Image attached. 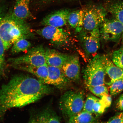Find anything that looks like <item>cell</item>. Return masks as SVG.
<instances>
[{
	"instance_id": "cell-1",
	"label": "cell",
	"mask_w": 123,
	"mask_h": 123,
	"mask_svg": "<svg viewBox=\"0 0 123 123\" xmlns=\"http://www.w3.org/2000/svg\"><path fill=\"white\" fill-rule=\"evenodd\" d=\"M49 85L27 75H15L0 89V120L8 110L36 102L53 92Z\"/></svg>"
},
{
	"instance_id": "cell-2",
	"label": "cell",
	"mask_w": 123,
	"mask_h": 123,
	"mask_svg": "<svg viewBox=\"0 0 123 123\" xmlns=\"http://www.w3.org/2000/svg\"><path fill=\"white\" fill-rule=\"evenodd\" d=\"M0 37L6 50L18 40L32 38L34 35L25 21L17 18L12 12L5 14L0 22Z\"/></svg>"
},
{
	"instance_id": "cell-3",
	"label": "cell",
	"mask_w": 123,
	"mask_h": 123,
	"mask_svg": "<svg viewBox=\"0 0 123 123\" xmlns=\"http://www.w3.org/2000/svg\"><path fill=\"white\" fill-rule=\"evenodd\" d=\"M84 98V92L78 90L68 91L61 96L59 101V108L67 120L82 111Z\"/></svg>"
},
{
	"instance_id": "cell-4",
	"label": "cell",
	"mask_w": 123,
	"mask_h": 123,
	"mask_svg": "<svg viewBox=\"0 0 123 123\" xmlns=\"http://www.w3.org/2000/svg\"><path fill=\"white\" fill-rule=\"evenodd\" d=\"M105 76L102 55H96L89 62L84 70L85 83L87 87L105 85Z\"/></svg>"
},
{
	"instance_id": "cell-5",
	"label": "cell",
	"mask_w": 123,
	"mask_h": 123,
	"mask_svg": "<svg viewBox=\"0 0 123 123\" xmlns=\"http://www.w3.org/2000/svg\"><path fill=\"white\" fill-rule=\"evenodd\" d=\"M45 50L42 45H38L29 49L25 55L18 57L9 58L11 66L24 65L39 67L47 65Z\"/></svg>"
},
{
	"instance_id": "cell-6",
	"label": "cell",
	"mask_w": 123,
	"mask_h": 123,
	"mask_svg": "<svg viewBox=\"0 0 123 123\" xmlns=\"http://www.w3.org/2000/svg\"><path fill=\"white\" fill-rule=\"evenodd\" d=\"M84 16L82 30L91 31L99 28L106 19L107 11L100 5L90 6L84 11Z\"/></svg>"
},
{
	"instance_id": "cell-7",
	"label": "cell",
	"mask_w": 123,
	"mask_h": 123,
	"mask_svg": "<svg viewBox=\"0 0 123 123\" xmlns=\"http://www.w3.org/2000/svg\"><path fill=\"white\" fill-rule=\"evenodd\" d=\"M101 38L117 42L123 35V24L115 18L106 19L99 27Z\"/></svg>"
},
{
	"instance_id": "cell-8",
	"label": "cell",
	"mask_w": 123,
	"mask_h": 123,
	"mask_svg": "<svg viewBox=\"0 0 123 123\" xmlns=\"http://www.w3.org/2000/svg\"><path fill=\"white\" fill-rule=\"evenodd\" d=\"M80 32L79 38L84 51L88 56H93L96 53L100 46L99 28L91 31L82 30Z\"/></svg>"
},
{
	"instance_id": "cell-9",
	"label": "cell",
	"mask_w": 123,
	"mask_h": 123,
	"mask_svg": "<svg viewBox=\"0 0 123 123\" xmlns=\"http://www.w3.org/2000/svg\"><path fill=\"white\" fill-rule=\"evenodd\" d=\"M36 33L53 43L62 45L68 41L69 34L65 30L59 27L45 26L36 31Z\"/></svg>"
},
{
	"instance_id": "cell-10",
	"label": "cell",
	"mask_w": 123,
	"mask_h": 123,
	"mask_svg": "<svg viewBox=\"0 0 123 123\" xmlns=\"http://www.w3.org/2000/svg\"><path fill=\"white\" fill-rule=\"evenodd\" d=\"M61 69L64 75L70 81L77 82L80 80V66L78 56L71 55Z\"/></svg>"
},
{
	"instance_id": "cell-11",
	"label": "cell",
	"mask_w": 123,
	"mask_h": 123,
	"mask_svg": "<svg viewBox=\"0 0 123 123\" xmlns=\"http://www.w3.org/2000/svg\"><path fill=\"white\" fill-rule=\"evenodd\" d=\"M70 12L68 9H63L53 12L45 16L41 21V24L56 27L63 26L68 22V18Z\"/></svg>"
},
{
	"instance_id": "cell-12",
	"label": "cell",
	"mask_w": 123,
	"mask_h": 123,
	"mask_svg": "<svg viewBox=\"0 0 123 123\" xmlns=\"http://www.w3.org/2000/svg\"><path fill=\"white\" fill-rule=\"evenodd\" d=\"M48 66L49 85L55 86L60 90L66 88L70 81L64 75L61 69L53 66Z\"/></svg>"
},
{
	"instance_id": "cell-13",
	"label": "cell",
	"mask_w": 123,
	"mask_h": 123,
	"mask_svg": "<svg viewBox=\"0 0 123 123\" xmlns=\"http://www.w3.org/2000/svg\"><path fill=\"white\" fill-rule=\"evenodd\" d=\"M27 123H61V122L56 112L47 107L33 115Z\"/></svg>"
},
{
	"instance_id": "cell-14",
	"label": "cell",
	"mask_w": 123,
	"mask_h": 123,
	"mask_svg": "<svg viewBox=\"0 0 123 123\" xmlns=\"http://www.w3.org/2000/svg\"><path fill=\"white\" fill-rule=\"evenodd\" d=\"M102 59L105 76H107L109 79L107 85L110 86L114 81L123 79V69L115 65L105 55H102Z\"/></svg>"
},
{
	"instance_id": "cell-15",
	"label": "cell",
	"mask_w": 123,
	"mask_h": 123,
	"mask_svg": "<svg viewBox=\"0 0 123 123\" xmlns=\"http://www.w3.org/2000/svg\"><path fill=\"white\" fill-rule=\"evenodd\" d=\"M12 66L15 69L24 71L32 74L44 83L49 85L48 79V66L47 65L39 67L24 65Z\"/></svg>"
},
{
	"instance_id": "cell-16",
	"label": "cell",
	"mask_w": 123,
	"mask_h": 123,
	"mask_svg": "<svg viewBox=\"0 0 123 123\" xmlns=\"http://www.w3.org/2000/svg\"><path fill=\"white\" fill-rule=\"evenodd\" d=\"M45 50V58L48 66L61 68L71 55L60 53L53 49H47Z\"/></svg>"
},
{
	"instance_id": "cell-17",
	"label": "cell",
	"mask_w": 123,
	"mask_h": 123,
	"mask_svg": "<svg viewBox=\"0 0 123 123\" xmlns=\"http://www.w3.org/2000/svg\"><path fill=\"white\" fill-rule=\"evenodd\" d=\"M31 0H16L13 13L15 16L24 20L32 18L30 8Z\"/></svg>"
},
{
	"instance_id": "cell-18",
	"label": "cell",
	"mask_w": 123,
	"mask_h": 123,
	"mask_svg": "<svg viewBox=\"0 0 123 123\" xmlns=\"http://www.w3.org/2000/svg\"><path fill=\"white\" fill-rule=\"evenodd\" d=\"M67 120V123H101L93 114L83 110Z\"/></svg>"
},
{
	"instance_id": "cell-19",
	"label": "cell",
	"mask_w": 123,
	"mask_h": 123,
	"mask_svg": "<svg viewBox=\"0 0 123 123\" xmlns=\"http://www.w3.org/2000/svg\"><path fill=\"white\" fill-rule=\"evenodd\" d=\"M108 12L123 24V0H116L107 5Z\"/></svg>"
},
{
	"instance_id": "cell-20",
	"label": "cell",
	"mask_w": 123,
	"mask_h": 123,
	"mask_svg": "<svg viewBox=\"0 0 123 123\" xmlns=\"http://www.w3.org/2000/svg\"><path fill=\"white\" fill-rule=\"evenodd\" d=\"M31 46V43L27 39H20L12 45L11 52L12 54H15L25 51L29 50Z\"/></svg>"
},
{
	"instance_id": "cell-21",
	"label": "cell",
	"mask_w": 123,
	"mask_h": 123,
	"mask_svg": "<svg viewBox=\"0 0 123 123\" xmlns=\"http://www.w3.org/2000/svg\"><path fill=\"white\" fill-rule=\"evenodd\" d=\"M111 60L115 65L123 69V44L119 49L112 54Z\"/></svg>"
},
{
	"instance_id": "cell-22",
	"label": "cell",
	"mask_w": 123,
	"mask_h": 123,
	"mask_svg": "<svg viewBox=\"0 0 123 123\" xmlns=\"http://www.w3.org/2000/svg\"><path fill=\"white\" fill-rule=\"evenodd\" d=\"M5 9L3 7H0V22L2 18L5 15ZM4 48L3 44L0 37V70L1 72H3L5 65L4 59Z\"/></svg>"
},
{
	"instance_id": "cell-23",
	"label": "cell",
	"mask_w": 123,
	"mask_h": 123,
	"mask_svg": "<svg viewBox=\"0 0 123 123\" xmlns=\"http://www.w3.org/2000/svg\"><path fill=\"white\" fill-rule=\"evenodd\" d=\"M82 10H77L69 13L68 18V22L71 26L76 29L79 22Z\"/></svg>"
},
{
	"instance_id": "cell-24",
	"label": "cell",
	"mask_w": 123,
	"mask_h": 123,
	"mask_svg": "<svg viewBox=\"0 0 123 123\" xmlns=\"http://www.w3.org/2000/svg\"><path fill=\"white\" fill-rule=\"evenodd\" d=\"M110 92L111 96H115L123 91V79L117 80L110 85Z\"/></svg>"
},
{
	"instance_id": "cell-25",
	"label": "cell",
	"mask_w": 123,
	"mask_h": 123,
	"mask_svg": "<svg viewBox=\"0 0 123 123\" xmlns=\"http://www.w3.org/2000/svg\"><path fill=\"white\" fill-rule=\"evenodd\" d=\"M89 90L94 96L101 98L109 94V91L105 85L87 87Z\"/></svg>"
},
{
	"instance_id": "cell-26",
	"label": "cell",
	"mask_w": 123,
	"mask_h": 123,
	"mask_svg": "<svg viewBox=\"0 0 123 123\" xmlns=\"http://www.w3.org/2000/svg\"><path fill=\"white\" fill-rule=\"evenodd\" d=\"M97 97L92 94L89 95L85 101L83 111L93 114L94 105L97 101L99 100Z\"/></svg>"
},
{
	"instance_id": "cell-27",
	"label": "cell",
	"mask_w": 123,
	"mask_h": 123,
	"mask_svg": "<svg viewBox=\"0 0 123 123\" xmlns=\"http://www.w3.org/2000/svg\"><path fill=\"white\" fill-rule=\"evenodd\" d=\"M99 99L95 102L93 108V114L96 115L102 114L106 109L101 104Z\"/></svg>"
},
{
	"instance_id": "cell-28",
	"label": "cell",
	"mask_w": 123,
	"mask_h": 123,
	"mask_svg": "<svg viewBox=\"0 0 123 123\" xmlns=\"http://www.w3.org/2000/svg\"><path fill=\"white\" fill-rule=\"evenodd\" d=\"M111 96L108 94L104 95L99 99L100 102L106 109L111 105L112 102Z\"/></svg>"
},
{
	"instance_id": "cell-29",
	"label": "cell",
	"mask_w": 123,
	"mask_h": 123,
	"mask_svg": "<svg viewBox=\"0 0 123 123\" xmlns=\"http://www.w3.org/2000/svg\"><path fill=\"white\" fill-rule=\"evenodd\" d=\"M105 123H123V111L112 117Z\"/></svg>"
},
{
	"instance_id": "cell-30",
	"label": "cell",
	"mask_w": 123,
	"mask_h": 123,
	"mask_svg": "<svg viewBox=\"0 0 123 123\" xmlns=\"http://www.w3.org/2000/svg\"><path fill=\"white\" fill-rule=\"evenodd\" d=\"M116 107L120 111H123V94H121L118 98L116 104Z\"/></svg>"
},
{
	"instance_id": "cell-31",
	"label": "cell",
	"mask_w": 123,
	"mask_h": 123,
	"mask_svg": "<svg viewBox=\"0 0 123 123\" xmlns=\"http://www.w3.org/2000/svg\"><path fill=\"white\" fill-rule=\"evenodd\" d=\"M55 0H44V1L46 2H48L49 1Z\"/></svg>"
},
{
	"instance_id": "cell-32",
	"label": "cell",
	"mask_w": 123,
	"mask_h": 123,
	"mask_svg": "<svg viewBox=\"0 0 123 123\" xmlns=\"http://www.w3.org/2000/svg\"><path fill=\"white\" fill-rule=\"evenodd\" d=\"M2 73L0 70V77H1V75L2 74Z\"/></svg>"
}]
</instances>
